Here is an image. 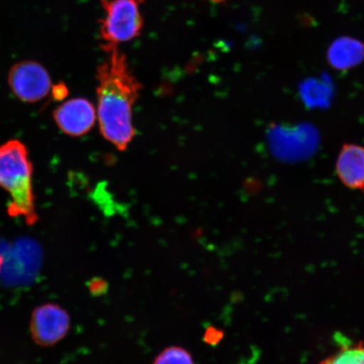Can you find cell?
<instances>
[{"label":"cell","instance_id":"6da1fadb","mask_svg":"<svg viewBox=\"0 0 364 364\" xmlns=\"http://www.w3.org/2000/svg\"><path fill=\"white\" fill-rule=\"evenodd\" d=\"M97 68L98 119L104 138L124 151L135 135L132 110L142 85L117 48L109 51Z\"/></svg>","mask_w":364,"mask_h":364},{"label":"cell","instance_id":"7a4b0ae2","mask_svg":"<svg viewBox=\"0 0 364 364\" xmlns=\"http://www.w3.org/2000/svg\"><path fill=\"white\" fill-rule=\"evenodd\" d=\"M33 166L28 149L20 140L0 144V188L11 196L8 212L22 216L28 224L38 220L33 186Z\"/></svg>","mask_w":364,"mask_h":364},{"label":"cell","instance_id":"3957f363","mask_svg":"<svg viewBox=\"0 0 364 364\" xmlns=\"http://www.w3.org/2000/svg\"><path fill=\"white\" fill-rule=\"evenodd\" d=\"M106 15L102 21L101 36L105 52L121 43L136 38L142 30L139 11L142 0H101Z\"/></svg>","mask_w":364,"mask_h":364},{"label":"cell","instance_id":"277c9868","mask_svg":"<svg viewBox=\"0 0 364 364\" xmlns=\"http://www.w3.org/2000/svg\"><path fill=\"white\" fill-rule=\"evenodd\" d=\"M8 84L14 95L26 103L42 101L53 88L47 70L34 61H23L14 65L9 72Z\"/></svg>","mask_w":364,"mask_h":364},{"label":"cell","instance_id":"5b68a950","mask_svg":"<svg viewBox=\"0 0 364 364\" xmlns=\"http://www.w3.org/2000/svg\"><path fill=\"white\" fill-rule=\"evenodd\" d=\"M70 329V315L58 304H43L36 307L31 315V334L41 347H52L58 343L65 338Z\"/></svg>","mask_w":364,"mask_h":364},{"label":"cell","instance_id":"8992f818","mask_svg":"<svg viewBox=\"0 0 364 364\" xmlns=\"http://www.w3.org/2000/svg\"><path fill=\"white\" fill-rule=\"evenodd\" d=\"M97 112L93 104L84 98L63 102L53 112V118L63 133L73 136H83L95 125Z\"/></svg>","mask_w":364,"mask_h":364},{"label":"cell","instance_id":"52a82bcc","mask_svg":"<svg viewBox=\"0 0 364 364\" xmlns=\"http://www.w3.org/2000/svg\"><path fill=\"white\" fill-rule=\"evenodd\" d=\"M339 179L347 188L364 193V148L346 144L341 149L336 166Z\"/></svg>","mask_w":364,"mask_h":364},{"label":"cell","instance_id":"ba28073f","mask_svg":"<svg viewBox=\"0 0 364 364\" xmlns=\"http://www.w3.org/2000/svg\"><path fill=\"white\" fill-rule=\"evenodd\" d=\"M326 58L336 70H351L364 60V43L350 36H341L330 45Z\"/></svg>","mask_w":364,"mask_h":364},{"label":"cell","instance_id":"9c48e42d","mask_svg":"<svg viewBox=\"0 0 364 364\" xmlns=\"http://www.w3.org/2000/svg\"><path fill=\"white\" fill-rule=\"evenodd\" d=\"M318 364H364V343H341L336 351Z\"/></svg>","mask_w":364,"mask_h":364},{"label":"cell","instance_id":"30bf717a","mask_svg":"<svg viewBox=\"0 0 364 364\" xmlns=\"http://www.w3.org/2000/svg\"><path fill=\"white\" fill-rule=\"evenodd\" d=\"M153 364H195L193 357L188 350L179 346L164 349L154 358Z\"/></svg>","mask_w":364,"mask_h":364},{"label":"cell","instance_id":"8fae6325","mask_svg":"<svg viewBox=\"0 0 364 364\" xmlns=\"http://www.w3.org/2000/svg\"><path fill=\"white\" fill-rule=\"evenodd\" d=\"M88 287L90 292L95 296L102 295L107 292L108 289L107 282L102 279H98V277L91 279L89 282Z\"/></svg>","mask_w":364,"mask_h":364},{"label":"cell","instance_id":"7c38bea8","mask_svg":"<svg viewBox=\"0 0 364 364\" xmlns=\"http://www.w3.org/2000/svg\"><path fill=\"white\" fill-rule=\"evenodd\" d=\"M53 97L58 101H61L63 98H65L68 95V89L63 83H59L56 85L53 86Z\"/></svg>","mask_w":364,"mask_h":364},{"label":"cell","instance_id":"4fadbf2b","mask_svg":"<svg viewBox=\"0 0 364 364\" xmlns=\"http://www.w3.org/2000/svg\"><path fill=\"white\" fill-rule=\"evenodd\" d=\"M222 338V333L220 331H217L215 328H208L206 334H205V341L209 344L217 343Z\"/></svg>","mask_w":364,"mask_h":364}]
</instances>
